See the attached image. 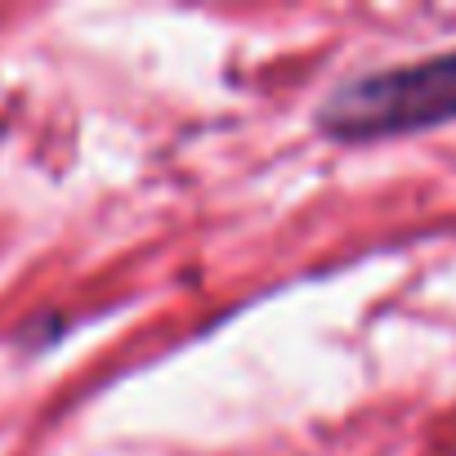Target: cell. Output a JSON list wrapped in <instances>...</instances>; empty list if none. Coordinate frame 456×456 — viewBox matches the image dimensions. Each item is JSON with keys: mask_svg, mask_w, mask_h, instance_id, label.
Instances as JSON below:
<instances>
[{"mask_svg": "<svg viewBox=\"0 0 456 456\" xmlns=\"http://www.w3.org/2000/svg\"><path fill=\"white\" fill-rule=\"evenodd\" d=\"M456 121V50L340 81L314 112L318 134L336 143H376Z\"/></svg>", "mask_w": 456, "mask_h": 456, "instance_id": "6da1fadb", "label": "cell"}]
</instances>
